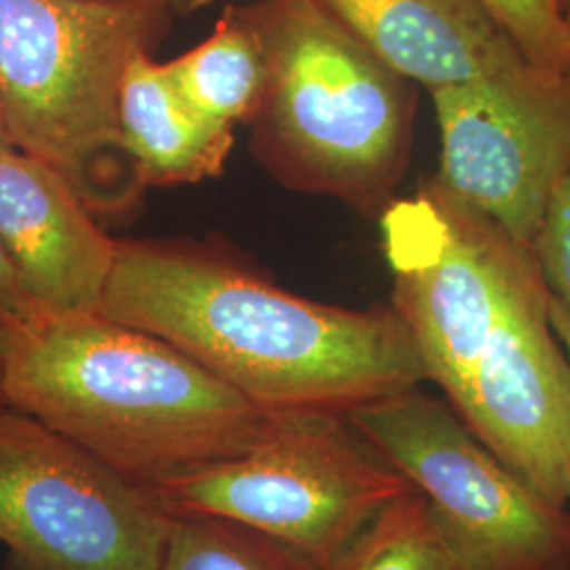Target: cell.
Listing matches in <instances>:
<instances>
[{
	"label": "cell",
	"instance_id": "obj_1",
	"mask_svg": "<svg viewBox=\"0 0 570 570\" xmlns=\"http://www.w3.org/2000/svg\"><path fill=\"white\" fill-rule=\"evenodd\" d=\"M100 313L164 338L271 414H348L428 381L391 305L317 303L209 245L119 242Z\"/></svg>",
	"mask_w": 570,
	"mask_h": 570
},
{
	"label": "cell",
	"instance_id": "obj_2",
	"mask_svg": "<svg viewBox=\"0 0 570 570\" xmlns=\"http://www.w3.org/2000/svg\"><path fill=\"white\" fill-rule=\"evenodd\" d=\"M2 404L142 487L242 454L273 414L164 338L102 313L9 327Z\"/></svg>",
	"mask_w": 570,
	"mask_h": 570
},
{
	"label": "cell",
	"instance_id": "obj_3",
	"mask_svg": "<svg viewBox=\"0 0 570 570\" xmlns=\"http://www.w3.org/2000/svg\"><path fill=\"white\" fill-rule=\"evenodd\" d=\"M266 60L252 150L279 183L381 216L410 161L416 96L320 0L242 7Z\"/></svg>",
	"mask_w": 570,
	"mask_h": 570
},
{
	"label": "cell",
	"instance_id": "obj_4",
	"mask_svg": "<svg viewBox=\"0 0 570 570\" xmlns=\"http://www.w3.org/2000/svg\"><path fill=\"white\" fill-rule=\"evenodd\" d=\"M169 7L146 0H0V110L7 136L51 165L96 214L144 190L121 131L129 63L153 53Z\"/></svg>",
	"mask_w": 570,
	"mask_h": 570
},
{
	"label": "cell",
	"instance_id": "obj_5",
	"mask_svg": "<svg viewBox=\"0 0 570 570\" xmlns=\"http://www.w3.org/2000/svg\"><path fill=\"white\" fill-rule=\"evenodd\" d=\"M171 513L237 522L332 570L414 489L334 412L273 414L249 449L153 487Z\"/></svg>",
	"mask_w": 570,
	"mask_h": 570
},
{
	"label": "cell",
	"instance_id": "obj_6",
	"mask_svg": "<svg viewBox=\"0 0 570 570\" xmlns=\"http://www.w3.org/2000/svg\"><path fill=\"white\" fill-rule=\"evenodd\" d=\"M345 416L425 499L463 570L570 569V510L522 482L449 400L416 385Z\"/></svg>",
	"mask_w": 570,
	"mask_h": 570
},
{
	"label": "cell",
	"instance_id": "obj_7",
	"mask_svg": "<svg viewBox=\"0 0 570 570\" xmlns=\"http://www.w3.org/2000/svg\"><path fill=\"white\" fill-rule=\"evenodd\" d=\"M391 308L429 383L454 406L513 292L539 271L529 245L435 178L379 216Z\"/></svg>",
	"mask_w": 570,
	"mask_h": 570
},
{
	"label": "cell",
	"instance_id": "obj_8",
	"mask_svg": "<svg viewBox=\"0 0 570 570\" xmlns=\"http://www.w3.org/2000/svg\"><path fill=\"white\" fill-rule=\"evenodd\" d=\"M169 524L155 490L39 419L0 406V543L28 567L159 570Z\"/></svg>",
	"mask_w": 570,
	"mask_h": 570
},
{
	"label": "cell",
	"instance_id": "obj_9",
	"mask_svg": "<svg viewBox=\"0 0 570 570\" xmlns=\"http://www.w3.org/2000/svg\"><path fill=\"white\" fill-rule=\"evenodd\" d=\"M431 100L442 140L435 180L530 247L570 167V75L522 56Z\"/></svg>",
	"mask_w": 570,
	"mask_h": 570
},
{
	"label": "cell",
	"instance_id": "obj_10",
	"mask_svg": "<svg viewBox=\"0 0 570 570\" xmlns=\"http://www.w3.org/2000/svg\"><path fill=\"white\" fill-rule=\"evenodd\" d=\"M550 301L539 271L513 292L454 407L522 482L570 510V357Z\"/></svg>",
	"mask_w": 570,
	"mask_h": 570
},
{
	"label": "cell",
	"instance_id": "obj_11",
	"mask_svg": "<svg viewBox=\"0 0 570 570\" xmlns=\"http://www.w3.org/2000/svg\"><path fill=\"white\" fill-rule=\"evenodd\" d=\"M0 244L39 313H100L119 242L51 165L0 144Z\"/></svg>",
	"mask_w": 570,
	"mask_h": 570
},
{
	"label": "cell",
	"instance_id": "obj_12",
	"mask_svg": "<svg viewBox=\"0 0 570 570\" xmlns=\"http://www.w3.org/2000/svg\"><path fill=\"white\" fill-rule=\"evenodd\" d=\"M391 68L429 94L522 58L484 0H320Z\"/></svg>",
	"mask_w": 570,
	"mask_h": 570
},
{
	"label": "cell",
	"instance_id": "obj_13",
	"mask_svg": "<svg viewBox=\"0 0 570 570\" xmlns=\"http://www.w3.org/2000/svg\"><path fill=\"white\" fill-rule=\"evenodd\" d=\"M122 142L144 186L204 183L225 171L233 127L207 121L167 72V63L140 53L121 87Z\"/></svg>",
	"mask_w": 570,
	"mask_h": 570
},
{
	"label": "cell",
	"instance_id": "obj_14",
	"mask_svg": "<svg viewBox=\"0 0 570 570\" xmlns=\"http://www.w3.org/2000/svg\"><path fill=\"white\" fill-rule=\"evenodd\" d=\"M165 63L180 96L207 121L235 129L261 108L265 51L242 7H226L207 39Z\"/></svg>",
	"mask_w": 570,
	"mask_h": 570
},
{
	"label": "cell",
	"instance_id": "obj_15",
	"mask_svg": "<svg viewBox=\"0 0 570 570\" xmlns=\"http://www.w3.org/2000/svg\"><path fill=\"white\" fill-rule=\"evenodd\" d=\"M159 570H326L284 543L216 515L171 513Z\"/></svg>",
	"mask_w": 570,
	"mask_h": 570
},
{
	"label": "cell",
	"instance_id": "obj_16",
	"mask_svg": "<svg viewBox=\"0 0 570 570\" xmlns=\"http://www.w3.org/2000/svg\"><path fill=\"white\" fill-rule=\"evenodd\" d=\"M332 570H463L414 490L376 515Z\"/></svg>",
	"mask_w": 570,
	"mask_h": 570
},
{
	"label": "cell",
	"instance_id": "obj_17",
	"mask_svg": "<svg viewBox=\"0 0 570 570\" xmlns=\"http://www.w3.org/2000/svg\"><path fill=\"white\" fill-rule=\"evenodd\" d=\"M530 61L570 75V30L558 0H484Z\"/></svg>",
	"mask_w": 570,
	"mask_h": 570
},
{
	"label": "cell",
	"instance_id": "obj_18",
	"mask_svg": "<svg viewBox=\"0 0 570 570\" xmlns=\"http://www.w3.org/2000/svg\"><path fill=\"white\" fill-rule=\"evenodd\" d=\"M530 252L551 298L570 311V167L551 195Z\"/></svg>",
	"mask_w": 570,
	"mask_h": 570
},
{
	"label": "cell",
	"instance_id": "obj_19",
	"mask_svg": "<svg viewBox=\"0 0 570 570\" xmlns=\"http://www.w3.org/2000/svg\"><path fill=\"white\" fill-rule=\"evenodd\" d=\"M37 315H41L39 308L28 296L18 268L0 244V326L7 330L18 327L35 320Z\"/></svg>",
	"mask_w": 570,
	"mask_h": 570
},
{
	"label": "cell",
	"instance_id": "obj_20",
	"mask_svg": "<svg viewBox=\"0 0 570 570\" xmlns=\"http://www.w3.org/2000/svg\"><path fill=\"white\" fill-rule=\"evenodd\" d=\"M551 326L556 330L560 343L567 348L570 357V311L564 305H560L556 298L550 301Z\"/></svg>",
	"mask_w": 570,
	"mask_h": 570
},
{
	"label": "cell",
	"instance_id": "obj_21",
	"mask_svg": "<svg viewBox=\"0 0 570 570\" xmlns=\"http://www.w3.org/2000/svg\"><path fill=\"white\" fill-rule=\"evenodd\" d=\"M7 341H9V332H7V327L0 326V385H2V366H4ZM0 402H2V393H0Z\"/></svg>",
	"mask_w": 570,
	"mask_h": 570
},
{
	"label": "cell",
	"instance_id": "obj_22",
	"mask_svg": "<svg viewBox=\"0 0 570 570\" xmlns=\"http://www.w3.org/2000/svg\"><path fill=\"white\" fill-rule=\"evenodd\" d=\"M214 2H218V0H188L186 9H188V11H199V9H205V7L214 4Z\"/></svg>",
	"mask_w": 570,
	"mask_h": 570
},
{
	"label": "cell",
	"instance_id": "obj_23",
	"mask_svg": "<svg viewBox=\"0 0 570 570\" xmlns=\"http://www.w3.org/2000/svg\"><path fill=\"white\" fill-rule=\"evenodd\" d=\"M146 2H159V4L169 7V9H174V7H183V9H186V4H188V0H146Z\"/></svg>",
	"mask_w": 570,
	"mask_h": 570
},
{
	"label": "cell",
	"instance_id": "obj_24",
	"mask_svg": "<svg viewBox=\"0 0 570 570\" xmlns=\"http://www.w3.org/2000/svg\"><path fill=\"white\" fill-rule=\"evenodd\" d=\"M558 4H560V11H562L564 21H567V26H569L570 30V0H558Z\"/></svg>",
	"mask_w": 570,
	"mask_h": 570
},
{
	"label": "cell",
	"instance_id": "obj_25",
	"mask_svg": "<svg viewBox=\"0 0 570 570\" xmlns=\"http://www.w3.org/2000/svg\"><path fill=\"white\" fill-rule=\"evenodd\" d=\"M0 144H11L9 136H7V127H4V119H2V110H0Z\"/></svg>",
	"mask_w": 570,
	"mask_h": 570
},
{
	"label": "cell",
	"instance_id": "obj_26",
	"mask_svg": "<svg viewBox=\"0 0 570 570\" xmlns=\"http://www.w3.org/2000/svg\"><path fill=\"white\" fill-rule=\"evenodd\" d=\"M567 570H570V569H567Z\"/></svg>",
	"mask_w": 570,
	"mask_h": 570
}]
</instances>
